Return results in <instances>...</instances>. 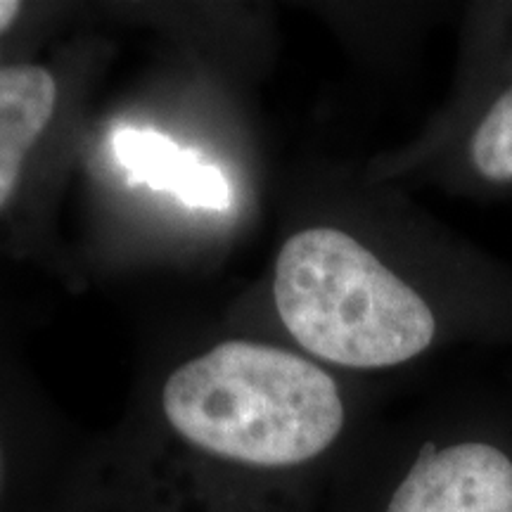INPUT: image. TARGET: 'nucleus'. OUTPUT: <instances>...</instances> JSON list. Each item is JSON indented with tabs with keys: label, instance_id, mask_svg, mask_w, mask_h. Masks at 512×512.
Listing matches in <instances>:
<instances>
[{
	"label": "nucleus",
	"instance_id": "f257e3e1",
	"mask_svg": "<svg viewBox=\"0 0 512 512\" xmlns=\"http://www.w3.org/2000/svg\"><path fill=\"white\" fill-rule=\"evenodd\" d=\"M169 425L202 451L259 467L320 456L344 427L332 377L285 349L226 342L164 384Z\"/></svg>",
	"mask_w": 512,
	"mask_h": 512
},
{
	"label": "nucleus",
	"instance_id": "f03ea898",
	"mask_svg": "<svg viewBox=\"0 0 512 512\" xmlns=\"http://www.w3.org/2000/svg\"><path fill=\"white\" fill-rule=\"evenodd\" d=\"M275 306L292 337L344 368H389L432 344L425 299L351 235L302 230L275 261Z\"/></svg>",
	"mask_w": 512,
	"mask_h": 512
},
{
	"label": "nucleus",
	"instance_id": "7ed1b4c3",
	"mask_svg": "<svg viewBox=\"0 0 512 512\" xmlns=\"http://www.w3.org/2000/svg\"><path fill=\"white\" fill-rule=\"evenodd\" d=\"M387 512H512V460L479 441L425 444Z\"/></svg>",
	"mask_w": 512,
	"mask_h": 512
},
{
	"label": "nucleus",
	"instance_id": "20e7f679",
	"mask_svg": "<svg viewBox=\"0 0 512 512\" xmlns=\"http://www.w3.org/2000/svg\"><path fill=\"white\" fill-rule=\"evenodd\" d=\"M110 143L117 164L133 185L143 183L157 192H169L188 207L228 209L230 185L223 171L166 133L155 128L117 126Z\"/></svg>",
	"mask_w": 512,
	"mask_h": 512
},
{
	"label": "nucleus",
	"instance_id": "39448f33",
	"mask_svg": "<svg viewBox=\"0 0 512 512\" xmlns=\"http://www.w3.org/2000/svg\"><path fill=\"white\" fill-rule=\"evenodd\" d=\"M55 100V79L43 67L0 69V209L17 188L24 157L53 119Z\"/></svg>",
	"mask_w": 512,
	"mask_h": 512
},
{
	"label": "nucleus",
	"instance_id": "423d86ee",
	"mask_svg": "<svg viewBox=\"0 0 512 512\" xmlns=\"http://www.w3.org/2000/svg\"><path fill=\"white\" fill-rule=\"evenodd\" d=\"M477 174L494 183H512V86L498 95L470 140Z\"/></svg>",
	"mask_w": 512,
	"mask_h": 512
},
{
	"label": "nucleus",
	"instance_id": "0eeeda50",
	"mask_svg": "<svg viewBox=\"0 0 512 512\" xmlns=\"http://www.w3.org/2000/svg\"><path fill=\"white\" fill-rule=\"evenodd\" d=\"M19 10H22V5L19 3H12V0H0V34H3V31L8 29L12 22H15Z\"/></svg>",
	"mask_w": 512,
	"mask_h": 512
}]
</instances>
